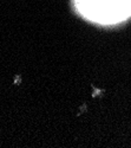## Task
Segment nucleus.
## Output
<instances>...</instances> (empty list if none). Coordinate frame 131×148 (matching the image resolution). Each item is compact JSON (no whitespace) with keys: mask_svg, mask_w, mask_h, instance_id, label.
Returning <instances> with one entry per match:
<instances>
[{"mask_svg":"<svg viewBox=\"0 0 131 148\" xmlns=\"http://www.w3.org/2000/svg\"><path fill=\"white\" fill-rule=\"evenodd\" d=\"M86 19L98 24H117L131 17V0H75Z\"/></svg>","mask_w":131,"mask_h":148,"instance_id":"f257e3e1","label":"nucleus"}]
</instances>
